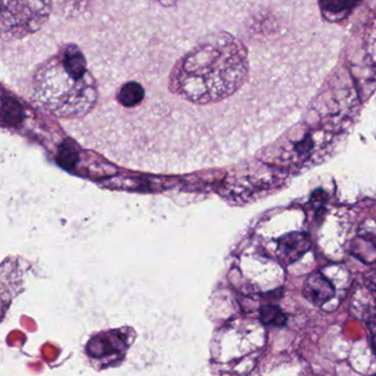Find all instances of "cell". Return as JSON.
<instances>
[{
	"instance_id": "cell-1",
	"label": "cell",
	"mask_w": 376,
	"mask_h": 376,
	"mask_svg": "<svg viewBox=\"0 0 376 376\" xmlns=\"http://www.w3.org/2000/svg\"><path fill=\"white\" fill-rule=\"evenodd\" d=\"M249 72L246 47L223 31L205 36L170 71L167 90L183 105L202 165L208 163V109L239 92Z\"/></svg>"
},
{
	"instance_id": "cell-2",
	"label": "cell",
	"mask_w": 376,
	"mask_h": 376,
	"mask_svg": "<svg viewBox=\"0 0 376 376\" xmlns=\"http://www.w3.org/2000/svg\"><path fill=\"white\" fill-rule=\"evenodd\" d=\"M27 97L34 107L60 119L74 131L97 106L99 82L80 48L65 44L36 67Z\"/></svg>"
},
{
	"instance_id": "cell-3",
	"label": "cell",
	"mask_w": 376,
	"mask_h": 376,
	"mask_svg": "<svg viewBox=\"0 0 376 376\" xmlns=\"http://www.w3.org/2000/svg\"><path fill=\"white\" fill-rule=\"evenodd\" d=\"M51 0H1V34L5 40L22 39L47 24Z\"/></svg>"
},
{
	"instance_id": "cell-4",
	"label": "cell",
	"mask_w": 376,
	"mask_h": 376,
	"mask_svg": "<svg viewBox=\"0 0 376 376\" xmlns=\"http://www.w3.org/2000/svg\"><path fill=\"white\" fill-rule=\"evenodd\" d=\"M312 247V240L305 232H291L278 240V255L286 263L300 259Z\"/></svg>"
},
{
	"instance_id": "cell-5",
	"label": "cell",
	"mask_w": 376,
	"mask_h": 376,
	"mask_svg": "<svg viewBox=\"0 0 376 376\" xmlns=\"http://www.w3.org/2000/svg\"><path fill=\"white\" fill-rule=\"evenodd\" d=\"M304 295L306 298L314 305L321 306L329 302L335 295L333 284L327 278L319 273H314L307 278L304 287Z\"/></svg>"
},
{
	"instance_id": "cell-6",
	"label": "cell",
	"mask_w": 376,
	"mask_h": 376,
	"mask_svg": "<svg viewBox=\"0 0 376 376\" xmlns=\"http://www.w3.org/2000/svg\"><path fill=\"white\" fill-rule=\"evenodd\" d=\"M361 0H319L320 8L329 20H340L356 8Z\"/></svg>"
},
{
	"instance_id": "cell-7",
	"label": "cell",
	"mask_w": 376,
	"mask_h": 376,
	"mask_svg": "<svg viewBox=\"0 0 376 376\" xmlns=\"http://www.w3.org/2000/svg\"><path fill=\"white\" fill-rule=\"evenodd\" d=\"M260 320L264 325L284 327L287 324V317L279 307L267 305L260 308Z\"/></svg>"
},
{
	"instance_id": "cell-8",
	"label": "cell",
	"mask_w": 376,
	"mask_h": 376,
	"mask_svg": "<svg viewBox=\"0 0 376 376\" xmlns=\"http://www.w3.org/2000/svg\"><path fill=\"white\" fill-rule=\"evenodd\" d=\"M157 3H160L164 7H172V6L178 5L183 0H156Z\"/></svg>"
},
{
	"instance_id": "cell-9",
	"label": "cell",
	"mask_w": 376,
	"mask_h": 376,
	"mask_svg": "<svg viewBox=\"0 0 376 376\" xmlns=\"http://www.w3.org/2000/svg\"><path fill=\"white\" fill-rule=\"evenodd\" d=\"M372 349H373L374 354L376 356V333H374L372 337Z\"/></svg>"
},
{
	"instance_id": "cell-10",
	"label": "cell",
	"mask_w": 376,
	"mask_h": 376,
	"mask_svg": "<svg viewBox=\"0 0 376 376\" xmlns=\"http://www.w3.org/2000/svg\"><path fill=\"white\" fill-rule=\"evenodd\" d=\"M372 376H376V375H372Z\"/></svg>"
}]
</instances>
